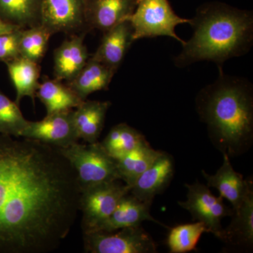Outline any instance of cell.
Segmentation results:
<instances>
[{"label":"cell","instance_id":"27","mask_svg":"<svg viewBox=\"0 0 253 253\" xmlns=\"http://www.w3.org/2000/svg\"><path fill=\"white\" fill-rule=\"evenodd\" d=\"M28 123L18 104L0 91V134L21 138Z\"/></svg>","mask_w":253,"mask_h":253},{"label":"cell","instance_id":"23","mask_svg":"<svg viewBox=\"0 0 253 253\" xmlns=\"http://www.w3.org/2000/svg\"><path fill=\"white\" fill-rule=\"evenodd\" d=\"M42 0H0V18L20 28L41 24Z\"/></svg>","mask_w":253,"mask_h":253},{"label":"cell","instance_id":"24","mask_svg":"<svg viewBox=\"0 0 253 253\" xmlns=\"http://www.w3.org/2000/svg\"><path fill=\"white\" fill-rule=\"evenodd\" d=\"M146 141L140 131L126 123H120L111 128L101 144L108 154L118 160Z\"/></svg>","mask_w":253,"mask_h":253},{"label":"cell","instance_id":"1","mask_svg":"<svg viewBox=\"0 0 253 253\" xmlns=\"http://www.w3.org/2000/svg\"><path fill=\"white\" fill-rule=\"evenodd\" d=\"M0 134V253H48L79 211L76 172L57 148Z\"/></svg>","mask_w":253,"mask_h":253},{"label":"cell","instance_id":"20","mask_svg":"<svg viewBox=\"0 0 253 253\" xmlns=\"http://www.w3.org/2000/svg\"><path fill=\"white\" fill-rule=\"evenodd\" d=\"M5 64L16 89L15 102L19 105L23 98L28 96L34 103L37 91L41 84L39 83L41 71L40 63L19 56Z\"/></svg>","mask_w":253,"mask_h":253},{"label":"cell","instance_id":"14","mask_svg":"<svg viewBox=\"0 0 253 253\" xmlns=\"http://www.w3.org/2000/svg\"><path fill=\"white\" fill-rule=\"evenodd\" d=\"M129 21H123L104 33L101 44L91 57L116 73L134 42Z\"/></svg>","mask_w":253,"mask_h":253},{"label":"cell","instance_id":"19","mask_svg":"<svg viewBox=\"0 0 253 253\" xmlns=\"http://www.w3.org/2000/svg\"><path fill=\"white\" fill-rule=\"evenodd\" d=\"M116 73L103 63L89 58L81 71L66 84L83 101L92 93L107 90Z\"/></svg>","mask_w":253,"mask_h":253},{"label":"cell","instance_id":"22","mask_svg":"<svg viewBox=\"0 0 253 253\" xmlns=\"http://www.w3.org/2000/svg\"><path fill=\"white\" fill-rule=\"evenodd\" d=\"M163 151L151 147L147 141L117 161L119 179L131 187L136 179L154 164Z\"/></svg>","mask_w":253,"mask_h":253},{"label":"cell","instance_id":"11","mask_svg":"<svg viewBox=\"0 0 253 253\" xmlns=\"http://www.w3.org/2000/svg\"><path fill=\"white\" fill-rule=\"evenodd\" d=\"M139 0H86L85 21L88 31L105 33L128 21Z\"/></svg>","mask_w":253,"mask_h":253},{"label":"cell","instance_id":"7","mask_svg":"<svg viewBox=\"0 0 253 253\" xmlns=\"http://www.w3.org/2000/svg\"><path fill=\"white\" fill-rule=\"evenodd\" d=\"M118 232L93 231L83 234L87 253H155L157 244L141 225L119 229Z\"/></svg>","mask_w":253,"mask_h":253},{"label":"cell","instance_id":"9","mask_svg":"<svg viewBox=\"0 0 253 253\" xmlns=\"http://www.w3.org/2000/svg\"><path fill=\"white\" fill-rule=\"evenodd\" d=\"M74 109L46 115L41 121H28L21 138L41 141L57 149L78 142L79 136L73 121Z\"/></svg>","mask_w":253,"mask_h":253},{"label":"cell","instance_id":"8","mask_svg":"<svg viewBox=\"0 0 253 253\" xmlns=\"http://www.w3.org/2000/svg\"><path fill=\"white\" fill-rule=\"evenodd\" d=\"M185 186L188 190L187 199L179 202V206L189 211L193 220L204 223L209 233L220 239L224 229L221 227V219L232 216L234 210L224 204L221 196H214L208 186L198 181Z\"/></svg>","mask_w":253,"mask_h":253},{"label":"cell","instance_id":"17","mask_svg":"<svg viewBox=\"0 0 253 253\" xmlns=\"http://www.w3.org/2000/svg\"><path fill=\"white\" fill-rule=\"evenodd\" d=\"M151 206L139 201L129 193L123 196L109 219L97 231L113 232L123 228L141 225V223L146 220L154 221L164 226L151 215L150 213Z\"/></svg>","mask_w":253,"mask_h":253},{"label":"cell","instance_id":"12","mask_svg":"<svg viewBox=\"0 0 253 253\" xmlns=\"http://www.w3.org/2000/svg\"><path fill=\"white\" fill-rule=\"evenodd\" d=\"M174 173L172 156L163 151L154 164L136 179L129 193L139 201L151 205L156 195L161 194L169 185Z\"/></svg>","mask_w":253,"mask_h":253},{"label":"cell","instance_id":"16","mask_svg":"<svg viewBox=\"0 0 253 253\" xmlns=\"http://www.w3.org/2000/svg\"><path fill=\"white\" fill-rule=\"evenodd\" d=\"M110 101L84 100L73 111V121L79 139L88 144L97 142L104 129Z\"/></svg>","mask_w":253,"mask_h":253},{"label":"cell","instance_id":"29","mask_svg":"<svg viewBox=\"0 0 253 253\" xmlns=\"http://www.w3.org/2000/svg\"><path fill=\"white\" fill-rule=\"evenodd\" d=\"M17 28H20L6 23L0 18V35L13 31V30L17 29Z\"/></svg>","mask_w":253,"mask_h":253},{"label":"cell","instance_id":"26","mask_svg":"<svg viewBox=\"0 0 253 253\" xmlns=\"http://www.w3.org/2000/svg\"><path fill=\"white\" fill-rule=\"evenodd\" d=\"M51 36V32L41 24L24 28L20 42V56L41 63L46 54Z\"/></svg>","mask_w":253,"mask_h":253},{"label":"cell","instance_id":"15","mask_svg":"<svg viewBox=\"0 0 253 253\" xmlns=\"http://www.w3.org/2000/svg\"><path fill=\"white\" fill-rule=\"evenodd\" d=\"M86 32L76 34L54 50V75L57 81H71L89 60L84 40Z\"/></svg>","mask_w":253,"mask_h":253},{"label":"cell","instance_id":"2","mask_svg":"<svg viewBox=\"0 0 253 253\" xmlns=\"http://www.w3.org/2000/svg\"><path fill=\"white\" fill-rule=\"evenodd\" d=\"M200 119L212 144L229 158L241 156L253 141V89L245 78L224 74L203 88L196 99Z\"/></svg>","mask_w":253,"mask_h":253},{"label":"cell","instance_id":"18","mask_svg":"<svg viewBox=\"0 0 253 253\" xmlns=\"http://www.w3.org/2000/svg\"><path fill=\"white\" fill-rule=\"evenodd\" d=\"M202 174L208 187L217 189L219 196L228 200L232 205L233 210L239 207L247 190L250 178L244 179L242 174L234 170L227 155H223L222 165L215 174L211 175L204 170Z\"/></svg>","mask_w":253,"mask_h":253},{"label":"cell","instance_id":"3","mask_svg":"<svg viewBox=\"0 0 253 253\" xmlns=\"http://www.w3.org/2000/svg\"><path fill=\"white\" fill-rule=\"evenodd\" d=\"M194 33L174 59L178 68L212 61L219 71L232 58L249 52L253 43V15L219 1L205 3L190 22Z\"/></svg>","mask_w":253,"mask_h":253},{"label":"cell","instance_id":"5","mask_svg":"<svg viewBox=\"0 0 253 253\" xmlns=\"http://www.w3.org/2000/svg\"><path fill=\"white\" fill-rule=\"evenodd\" d=\"M128 21L133 28L134 41L166 36L174 38L181 44L185 41L176 34V26L191 22V19L176 15L168 0H139Z\"/></svg>","mask_w":253,"mask_h":253},{"label":"cell","instance_id":"6","mask_svg":"<svg viewBox=\"0 0 253 253\" xmlns=\"http://www.w3.org/2000/svg\"><path fill=\"white\" fill-rule=\"evenodd\" d=\"M118 181L99 184L81 192L79 211L83 213V234L97 231L109 219L123 196L129 194L130 187Z\"/></svg>","mask_w":253,"mask_h":253},{"label":"cell","instance_id":"28","mask_svg":"<svg viewBox=\"0 0 253 253\" xmlns=\"http://www.w3.org/2000/svg\"><path fill=\"white\" fill-rule=\"evenodd\" d=\"M23 28L0 35V61L4 63L20 56V42Z\"/></svg>","mask_w":253,"mask_h":253},{"label":"cell","instance_id":"25","mask_svg":"<svg viewBox=\"0 0 253 253\" xmlns=\"http://www.w3.org/2000/svg\"><path fill=\"white\" fill-rule=\"evenodd\" d=\"M209 231L204 223L198 221L172 228L168 234L167 244L171 253H185L196 249L201 236Z\"/></svg>","mask_w":253,"mask_h":253},{"label":"cell","instance_id":"4","mask_svg":"<svg viewBox=\"0 0 253 253\" xmlns=\"http://www.w3.org/2000/svg\"><path fill=\"white\" fill-rule=\"evenodd\" d=\"M59 149L74 169L81 192L99 184L120 180L117 161L108 154L101 142H76Z\"/></svg>","mask_w":253,"mask_h":253},{"label":"cell","instance_id":"21","mask_svg":"<svg viewBox=\"0 0 253 253\" xmlns=\"http://www.w3.org/2000/svg\"><path fill=\"white\" fill-rule=\"evenodd\" d=\"M36 97L45 106L46 115L76 109L83 101L67 84L48 78L40 84Z\"/></svg>","mask_w":253,"mask_h":253},{"label":"cell","instance_id":"10","mask_svg":"<svg viewBox=\"0 0 253 253\" xmlns=\"http://www.w3.org/2000/svg\"><path fill=\"white\" fill-rule=\"evenodd\" d=\"M86 0H42L41 24L54 35L86 32Z\"/></svg>","mask_w":253,"mask_h":253},{"label":"cell","instance_id":"13","mask_svg":"<svg viewBox=\"0 0 253 253\" xmlns=\"http://www.w3.org/2000/svg\"><path fill=\"white\" fill-rule=\"evenodd\" d=\"M230 224L223 229L220 240L236 249H251L253 244V181L249 185L239 207L234 210Z\"/></svg>","mask_w":253,"mask_h":253}]
</instances>
